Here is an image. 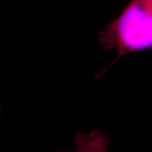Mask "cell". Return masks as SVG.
I'll list each match as a JSON object with an SVG mask.
<instances>
[{
  "label": "cell",
  "instance_id": "3957f363",
  "mask_svg": "<svg viewBox=\"0 0 152 152\" xmlns=\"http://www.w3.org/2000/svg\"><path fill=\"white\" fill-rule=\"evenodd\" d=\"M0 111H1V107H0Z\"/></svg>",
  "mask_w": 152,
  "mask_h": 152
},
{
  "label": "cell",
  "instance_id": "7a4b0ae2",
  "mask_svg": "<svg viewBox=\"0 0 152 152\" xmlns=\"http://www.w3.org/2000/svg\"><path fill=\"white\" fill-rule=\"evenodd\" d=\"M74 144L75 145L74 152H108V139L104 133L98 130L90 133H77Z\"/></svg>",
  "mask_w": 152,
  "mask_h": 152
},
{
  "label": "cell",
  "instance_id": "6da1fadb",
  "mask_svg": "<svg viewBox=\"0 0 152 152\" xmlns=\"http://www.w3.org/2000/svg\"><path fill=\"white\" fill-rule=\"evenodd\" d=\"M99 42L105 50L116 51L106 68L125 55L152 49V0H131L99 32Z\"/></svg>",
  "mask_w": 152,
  "mask_h": 152
}]
</instances>
